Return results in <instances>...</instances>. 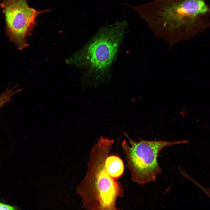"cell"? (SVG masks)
I'll return each mask as SVG.
<instances>
[{"label": "cell", "mask_w": 210, "mask_h": 210, "mask_svg": "<svg viewBox=\"0 0 210 210\" xmlns=\"http://www.w3.org/2000/svg\"><path fill=\"white\" fill-rule=\"evenodd\" d=\"M0 6L4 15L9 41L20 50L29 46L26 37L32 34L36 24V18L50 10L39 11L30 7L27 0H2Z\"/></svg>", "instance_id": "5b68a950"}, {"label": "cell", "mask_w": 210, "mask_h": 210, "mask_svg": "<svg viewBox=\"0 0 210 210\" xmlns=\"http://www.w3.org/2000/svg\"><path fill=\"white\" fill-rule=\"evenodd\" d=\"M131 146L124 140L121 146L125 155L126 166L131 172L134 182L142 185L155 181L162 172L158 163V157L160 151L167 146L189 143L187 140L169 142L148 141L139 138L138 141L131 139L125 133Z\"/></svg>", "instance_id": "277c9868"}, {"label": "cell", "mask_w": 210, "mask_h": 210, "mask_svg": "<svg viewBox=\"0 0 210 210\" xmlns=\"http://www.w3.org/2000/svg\"><path fill=\"white\" fill-rule=\"evenodd\" d=\"M207 0H153L136 6L135 10L159 37L178 40L190 38L210 27Z\"/></svg>", "instance_id": "6da1fadb"}, {"label": "cell", "mask_w": 210, "mask_h": 210, "mask_svg": "<svg viewBox=\"0 0 210 210\" xmlns=\"http://www.w3.org/2000/svg\"><path fill=\"white\" fill-rule=\"evenodd\" d=\"M114 142L101 136L91 151L88 170L81 183V197L87 209L116 210L118 198L123 196L121 184L109 175L106 159Z\"/></svg>", "instance_id": "3957f363"}, {"label": "cell", "mask_w": 210, "mask_h": 210, "mask_svg": "<svg viewBox=\"0 0 210 210\" xmlns=\"http://www.w3.org/2000/svg\"><path fill=\"white\" fill-rule=\"evenodd\" d=\"M106 171L111 177L116 179L120 176L124 171V165L118 157L112 155L106 158L105 162Z\"/></svg>", "instance_id": "8992f818"}, {"label": "cell", "mask_w": 210, "mask_h": 210, "mask_svg": "<svg viewBox=\"0 0 210 210\" xmlns=\"http://www.w3.org/2000/svg\"><path fill=\"white\" fill-rule=\"evenodd\" d=\"M16 209L14 206L0 202V210H13Z\"/></svg>", "instance_id": "52a82bcc"}, {"label": "cell", "mask_w": 210, "mask_h": 210, "mask_svg": "<svg viewBox=\"0 0 210 210\" xmlns=\"http://www.w3.org/2000/svg\"><path fill=\"white\" fill-rule=\"evenodd\" d=\"M128 29L126 21L102 27L84 46L66 60V63L83 71L86 85L109 80L111 69Z\"/></svg>", "instance_id": "7a4b0ae2"}]
</instances>
